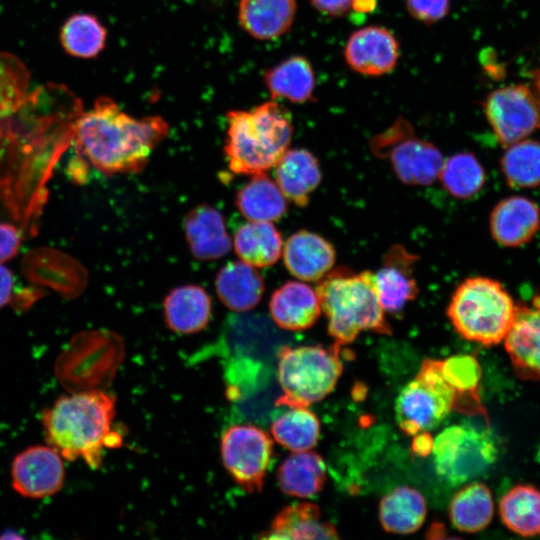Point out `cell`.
<instances>
[{"label":"cell","mask_w":540,"mask_h":540,"mask_svg":"<svg viewBox=\"0 0 540 540\" xmlns=\"http://www.w3.org/2000/svg\"><path fill=\"white\" fill-rule=\"evenodd\" d=\"M168 131L161 116L135 118L108 97L98 98L72 124L78 152L107 175L141 171Z\"/></svg>","instance_id":"6da1fadb"},{"label":"cell","mask_w":540,"mask_h":540,"mask_svg":"<svg viewBox=\"0 0 540 540\" xmlns=\"http://www.w3.org/2000/svg\"><path fill=\"white\" fill-rule=\"evenodd\" d=\"M115 398L101 389L69 392L43 410L46 443L68 461L82 459L100 467L106 448L118 447L121 435L113 428Z\"/></svg>","instance_id":"7a4b0ae2"},{"label":"cell","mask_w":540,"mask_h":540,"mask_svg":"<svg viewBox=\"0 0 540 540\" xmlns=\"http://www.w3.org/2000/svg\"><path fill=\"white\" fill-rule=\"evenodd\" d=\"M227 138L224 153L229 169L238 175H254L275 167L293 134L289 111L277 100L249 110L226 114Z\"/></svg>","instance_id":"3957f363"},{"label":"cell","mask_w":540,"mask_h":540,"mask_svg":"<svg viewBox=\"0 0 540 540\" xmlns=\"http://www.w3.org/2000/svg\"><path fill=\"white\" fill-rule=\"evenodd\" d=\"M334 343H352L362 331L391 334L376 292L374 274L345 267L331 269L315 289Z\"/></svg>","instance_id":"277c9868"},{"label":"cell","mask_w":540,"mask_h":540,"mask_svg":"<svg viewBox=\"0 0 540 540\" xmlns=\"http://www.w3.org/2000/svg\"><path fill=\"white\" fill-rule=\"evenodd\" d=\"M516 304L500 282L469 277L453 292L447 316L465 339L484 346L503 341L515 317Z\"/></svg>","instance_id":"5b68a950"},{"label":"cell","mask_w":540,"mask_h":540,"mask_svg":"<svg viewBox=\"0 0 540 540\" xmlns=\"http://www.w3.org/2000/svg\"><path fill=\"white\" fill-rule=\"evenodd\" d=\"M341 346L282 347L278 352V380L282 394L277 406L309 407L335 388L342 373Z\"/></svg>","instance_id":"8992f818"},{"label":"cell","mask_w":540,"mask_h":540,"mask_svg":"<svg viewBox=\"0 0 540 540\" xmlns=\"http://www.w3.org/2000/svg\"><path fill=\"white\" fill-rule=\"evenodd\" d=\"M456 407V394L444 378L441 361L426 359L395 405L400 429L409 436L435 429Z\"/></svg>","instance_id":"52a82bcc"},{"label":"cell","mask_w":540,"mask_h":540,"mask_svg":"<svg viewBox=\"0 0 540 540\" xmlns=\"http://www.w3.org/2000/svg\"><path fill=\"white\" fill-rule=\"evenodd\" d=\"M432 453L436 473L458 486L483 474L496 461L498 448L489 429L460 424L438 434Z\"/></svg>","instance_id":"ba28073f"},{"label":"cell","mask_w":540,"mask_h":540,"mask_svg":"<svg viewBox=\"0 0 540 540\" xmlns=\"http://www.w3.org/2000/svg\"><path fill=\"white\" fill-rule=\"evenodd\" d=\"M373 154L389 161L398 179L407 185L426 186L438 178L444 158L438 147L414 136L400 118L370 141Z\"/></svg>","instance_id":"9c48e42d"},{"label":"cell","mask_w":540,"mask_h":540,"mask_svg":"<svg viewBox=\"0 0 540 540\" xmlns=\"http://www.w3.org/2000/svg\"><path fill=\"white\" fill-rule=\"evenodd\" d=\"M115 342L106 333L76 336L55 362L58 382L68 393L100 389L112 374Z\"/></svg>","instance_id":"30bf717a"},{"label":"cell","mask_w":540,"mask_h":540,"mask_svg":"<svg viewBox=\"0 0 540 540\" xmlns=\"http://www.w3.org/2000/svg\"><path fill=\"white\" fill-rule=\"evenodd\" d=\"M221 457L234 481L249 493L261 492L273 456V441L264 430L234 425L221 438Z\"/></svg>","instance_id":"8fae6325"},{"label":"cell","mask_w":540,"mask_h":540,"mask_svg":"<svg viewBox=\"0 0 540 540\" xmlns=\"http://www.w3.org/2000/svg\"><path fill=\"white\" fill-rule=\"evenodd\" d=\"M493 132L503 146L526 139L540 129V95L526 85H510L490 93L484 104Z\"/></svg>","instance_id":"7c38bea8"},{"label":"cell","mask_w":540,"mask_h":540,"mask_svg":"<svg viewBox=\"0 0 540 540\" xmlns=\"http://www.w3.org/2000/svg\"><path fill=\"white\" fill-rule=\"evenodd\" d=\"M10 475L13 489L25 498L53 496L64 485L63 457L49 444L29 446L14 457Z\"/></svg>","instance_id":"4fadbf2b"},{"label":"cell","mask_w":540,"mask_h":540,"mask_svg":"<svg viewBox=\"0 0 540 540\" xmlns=\"http://www.w3.org/2000/svg\"><path fill=\"white\" fill-rule=\"evenodd\" d=\"M418 259L401 244L391 246L384 254L382 264L374 274L376 292L384 311L399 312L417 297L419 287L414 269Z\"/></svg>","instance_id":"5bb4252c"},{"label":"cell","mask_w":540,"mask_h":540,"mask_svg":"<svg viewBox=\"0 0 540 540\" xmlns=\"http://www.w3.org/2000/svg\"><path fill=\"white\" fill-rule=\"evenodd\" d=\"M344 57L349 67L363 75L379 76L391 72L399 58V43L382 26H366L348 38Z\"/></svg>","instance_id":"9a60e30c"},{"label":"cell","mask_w":540,"mask_h":540,"mask_svg":"<svg viewBox=\"0 0 540 540\" xmlns=\"http://www.w3.org/2000/svg\"><path fill=\"white\" fill-rule=\"evenodd\" d=\"M505 349L512 368L521 380H540V300L532 306L518 304L506 335Z\"/></svg>","instance_id":"2e32d148"},{"label":"cell","mask_w":540,"mask_h":540,"mask_svg":"<svg viewBox=\"0 0 540 540\" xmlns=\"http://www.w3.org/2000/svg\"><path fill=\"white\" fill-rule=\"evenodd\" d=\"M489 227L499 245L510 248L523 246L533 239L540 228V208L523 196L504 198L493 208Z\"/></svg>","instance_id":"e0dca14e"},{"label":"cell","mask_w":540,"mask_h":540,"mask_svg":"<svg viewBox=\"0 0 540 540\" xmlns=\"http://www.w3.org/2000/svg\"><path fill=\"white\" fill-rule=\"evenodd\" d=\"M282 253L287 270L302 281H318L332 269L336 260L332 243L308 230L292 234L283 245Z\"/></svg>","instance_id":"ac0fdd59"},{"label":"cell","mask_w":540,"mask_h":540,"mask_svg":"<svg viewBox=\"0 0 540 540\" xmlns=\"http://www.w3.org/2000/svg\"><path fill=\"white\" fill-rule=\"evenodd\" d=\"M269 310L273 321L288 331L312 327L322 312L316 291L299 281H287L277 288L270 298Z\"/></svg>","instance_id":"d6986e66"},{"label":"cell","mask_w":540,"mask_h":540,"mask_svg":"<svg viewBox=\"0 0 540 540\" xmlns=\"http://www.w3.org/2000/svg\"><path fill=\"white\" fill-rule=\"evenodd\" d=\"M184 232L196 259L214 260L230 251L231 240L223 216L209 205H198L186 215Z\"/></svg>","instance_id":"ffe728a7"},{"label":"cell","mask_w":540,"mask_h":540,"mask_svg":"<svg viewBox=\"0 0 540 540\" xmlns=\"http://www.w3.org/2000/svg\"><path fill=\"white\" fill-rule=\"evenodd\" d=\"M296 0H240L241 28L258 40H274L287 33L295 19Z\"/></svg>","instance_id":"44dd1931"},{"label":"cell","mask_w":540,"mask_h":540,"mask_svg":"<svg viewBox=\"0 0 540 540\" xmlns=\"http://www.w3.org/2000/svg\"><path fill=\"white\" fill-rule=\"evenodd\" d=\"M276 183L283 195L304 207L322 180L316 156L306 149H288L275 165Z\"/></svg>","instance_id":"7402d4cb"},{"label":"cell","mask_w":540,"mask_h":540,"mask_svg":"<svg viewBox=\"0 0 540 540\" xmlns=\"http://www.w3.org/2000/svg\"><path fill=\"white\" fill-rule=\"evenodd\" d=\"M262 539H337L336 528L322 519L320 508L310 502L282 509L273 519Z\"/></svg>","instance_id":"603a6c76"},{"label":"cell","mask_w":540,"mask_h":540,"mask_svg":"<svg viewBox=\"0 0 540 540\" xmlns=\"http://www.w3.org/2000/svg\"><path fill=\"white\" fill-rule=\"evenodd\" d=\"M163 307L167 326L180 334L203 330L211 316V299L198 285L174 288L165 297Z\"/></svg>","instance_id":"cb8c5ba5"},{"label":"cell","mask_w":540,"mask_h":540,"mask_svg":"<svg viewBox=\"0 0 540 540\" xmlns=\"http://www.w3.org/2000/svg\"><path fill=\"white\" fill-rule=\"evenodd\" d=\"M215 289L226 307L236 312H245L260 302L265 286L255 267L243 261H235L219 270Z\"/></svg>","instance_id":"d4e9b609"},{"label":"cell","mask_w":540,"mask_h":540,"mask_svg":"<svg viewBox=\"0 0 540 540\" xmlns=\"http://www.w3.org/2000/svg\"><path fill=\"white\" fill-rule=\"evenodd\" d=\"M264 82L272 100L301 104L314 99L315 75L304 56H291L266 70Z\"/></svg>","instance_id":"484cf974"},{"label":"cell","mask_w":540,"mask_h":540,"mask_svg":"<svg viewBox=\"0 0 540 540\" xmlns=\"http://www.w3.org/2000/svg\"><path fill=\"white\" fill-rule=\"evenodd\" d=\"M326 479L327 471L323 458L310 450L292 453L277 471L281 491L299 498H308L320 492Z\"/></svg>","instance_id":"4316f807"},{"label":"cell","mask_w":540,"mask_h":540,"mask_svg":"<svg viewBox=\"0 0 540 540\" xmlns=\"http://www.w3.org/2000/svg\"><path fill=\"white\" fill-rule=\"evenodd\" d=\"M427 514L426 500L416 489L400 486L381 499L379 520L387 532L409 534L418 530Z\"/></svg>","instance_id":"83f0119b"},{"label":"cell","mask_w":540,"mask_h":540,"mask_svg":"<svg viewBox=\"0 0 540 540\" xmlns=\"http://www.w3.org/2000/svg\"><path fill=\"white\" fill-rule=\"evenodd\" d=\"M234 249L241 261L257 268L278 261L283 250L281 233L271 222L250 221L234 236Z\"/></svg>","instance_id":"f1b7e54d"},{"label":"cell","mask_w":540,"mask_h":540,"mask_svg":"<svg viewBox=\"0 0 540 540\" xmlns=\"http://www.w3.org/2000/svg\"><path fill=\"white\" fill-rule=\"evenodd\" d=\"M236 206L250 221L272 222L287 211L286 197L265 172L252 175V179L238 191Z\"/></svg>","instance_id":"f546056e"},{"label":"cell","mask_w":540,"mask_h":540,"mask_svg":"<svg viewBox=\"0 0 540 540\" xmlns=\"http://www.w3.org/2000/svg\"><path fill=\"white\" fill-rule=\"evenodd\" d=\"M441 371L455 391V411L481 415L487 420L479 394L482 373L477 359L472 355H454L441 361Z\"/></svg>","instance_id":"4dcf8cb0"},{"label":"cell","mask_w":540,"mask_h":540,"mask_svg":"<svg viewBox=\"0 0 540 540\" xmlns=\"http://www.w3.org/2000/svg\"><path fill=\"white\" fill-rule=\"evenodd\" d=\"M494 514L490 489L481 482H471L459 489L451 499L449 518L461 532L475 533L489 525Z\"/></svg>","instance_id":"1f68e13d"},{"label":"cell","mask_w":540,"mask_h":540,"mask_svg":"<svg viewBox=\"0 0 540 540\" xmlns=\"http://www.w3.org/2000/svg\"><path fill=\"white\" fill-rule=\"evenodd\" d=\"M499 514L512 532L524 537L540 535V490L529 484L515 485L501 498Z\"/></svg>","instance_id":"d6a6232c"},{"label":"cell","mask_w":540,"mask_h":540,"mask_svg":"<svg viewBox=\"0 0 540 540\" xmlns=\"http://www.w3.org/2000/svg\"><path fill=\"white\" fill-rule=\"evenodd\" d=\"M274 439L292 452L312 449L320 436V423L308 407H292L271 426Z\"/></svg>","instance_id":"836d02e7"},{"label":"cell","mask_w":540,"mask_h":540,"mask_svg":"<svg viewBox=\"0 0 540 540\" xmlns=\"http://www.w3.org/2000/svg\"><path fill=\"white\" fill-rule=\"evenodd\" d=\"M438 178L451 196L468 199L482 189L486 173L474 154L460 152L444 160Z\"/></svg>","instance_id":"e575fe53"},{"label":"cell","mask_w":540,"mask_h":540,"mask_svg":"<svg viewBox=\"0 0 540 540\" xmlns=\"http://www.w3.org/2000/svg\"><path fill=\"white\" fill-rule=\"evenodd\" d=\"M501 168L511 188L540 186V142L524 139L509 145L501 158Z\"/></svg>","instance_id":"d590c367"},{"label":"cell","mask_w":540,"mask_h":540,"mask_svg":"<svg viewBox=\"0 0 540 540\" xmlns=\"http://www.w3.org/2000/svg\"><path fill=\"white\" fill-rule=\"evenodd\" d=\"M106 29L90 14H76L65 24L61 33L62 44L67 52L81 58H93L104 48Z\"/></svg>","instance_id":"8d00e7d4"},{"label":"cell","mask_w":540,"mask_h":540,"mask_svg":"<svg viewBox=\"0 0 540 540\" xmlns=\"http://www.w3.org/2000/svg\"><path fill=\"white\" fill-rule=\"evenodd\" d=\"M406 7L414 19L431 25L448 14L450 0H406Z\"/></svg>","instance_id":"74e56055"},{"label":"cell","mask_w":540,"mask_h":540,"mask_svg":"<svg viewBox=\"0 0 540 540\" xmlns=\"http://www.w3.org/2000/svg\"><path fill=\"white\" fill-rule=\"evenodd\" d=\"M20 247L18 230L7 223L0 222V263L13 258Z\"/></svg>","instance_id":"f35d334b"},{"label":"cell","mask_w":540,"mask_h":540,"mask_svg":"<svg viewBox=\"0 0 540 540\" xmlns=\"http://www.w3.org/2000/svg\"><path fill=\"white\" fill-rule=\"evenodd\" d=\"M310 2L322 14L340 17L348 13L353 0H310Z\"/></svg>","instance_id":"ab89813d"},{"label":"cell","mask_w":540,"mask_h":540,"mask_svg":"<svg viewBox=\"0 0 540 540\" xmlns=\"http://www.w3.org/2000/svg\"><path fill=\"white\" fill-rule=\"evenodd\" d=\"M14 280L9 269L0 263V308L4 307L11 299Z\"/></svg>","instance_id":"60d3db41"},{"label":"cell","mask_w":540,"mask_h":540,"mask_svg":"<svg viewBox=\"0 0 540 540\" xmlns=\"http://www.w3.org/2000/svg\"><path fill=\"white\" fill-rule=\"evenodd\" d=\"M433 438L428 432H420L414 435L412 450L416 455L426 456L432 452Z\"/></svg>","instance_id":"b9f144b4"},{"label":"cell","mask_w":540,"mask_h":540,"mask_svg":"<svg viewBox=\"0 0 540 540\" xmlns=\"http://www.w3.org/2000/svg\"><path fill=\"white\" fill-rule=\"evenodd\" d=\"M375 7V0H353L352 7L356 11L368 12Z\"/></svg>","instance_id":"7bdbcfd3"},{"label":"cell","mask_w":540,"mask_h":540,"mask_svg":"<svg viewBox=\"0 0 540 540\" xmlns=\"http://www.w3.org/2000/svg\"><path fill=\"white\" fill-rule=\"evenodd\" d=\"M535 89L540 95V69L535 72Z\"/></svg>","instance_id":"ee69618b"}]
</instances>
